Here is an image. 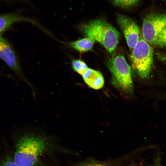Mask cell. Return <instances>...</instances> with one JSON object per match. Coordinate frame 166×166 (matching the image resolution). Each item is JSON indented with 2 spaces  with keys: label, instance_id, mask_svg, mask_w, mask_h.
Masks as SVG:
<instances>
[{
  "label": "cell",
  "instance_id": "cell-3",
  "mask_svg": "<svg viewBox=\"0 0 166 166\" xmlns=\"http://www.w3.org/2000/svg\"><path fill=\"white\" fill-rule=\"evenodd\" d=\"M107 65L112 74V84L125 92H132L133 83L131 67L124 56L120 54L113 55L108 58Z\"/></svg>",
  "mask_w": 166,
  "mask_h": 166
},
{
  "label": "cell",
  "instance_id": "cell-12",
  "mask_svg": "<svg viewBox=\"0 0 166 166\" xmlns=\"http://www.w3.org/2000/svg\"><path fill=\"white\" fill-rule=\"evenodd\" d=\"M140 0H112L113 4L117 6L127 9L136 5Z\"/></svg>",
  "mask_w": 166,
  "mask_h": 166
},
{
  "label": "cell",
  "instance_id": "cell-4",
  "mask_svg": "<svg viewBox=\"0 0 166 166\" xmlns=\"http://www.w3.org/2000/svg\"><path fill=\"white\" fill-rule=\"evenodd\" d=\"M153 49L142 36L131 53L133 68L142 79H147L153 66Z\"/></svg>",
  "mask_w": 166,
  "mask_h": 166
},
{
  "label": "cell",
  "instance_id": "cell-11",
  "mask_svg": "<svg viewBox=\"0 0 166 166\" xmlns=\"http://www.w3.org/2000/svg\"><path fill=\"white\" fill-rule=\"evenodd\" d=\"M72 65L73 69L82 75L89 68L85 63L80 59L73 60Z\"/></svg>",
  "mask_w": 166,
  "mask_h": 166
},
{
  "label": "cell",
  "instance_id": "cell-13",
  "mask_svg": "<svg viewBox=\"0 0 166 166\" xmlns=\"http://www.w3.org/2000/svg\"><path fill=\"white\" fill-rule=\"evenodd\" d=\"M154 46L161 48L166 47V26L159 33Z\"/></svg>",
  "mask_w": 166,
  "mask_h": 166
},
{
  "label": "cell",
  "instance_id": "cell-2",
  "mask_svg": "<svg viewBox=\"0 0 166 166\" xmlns=\"http://www.w3.org/2000/svg\"><path fill=\"white\" fill-rule=\"evenodd\" d=\"M81 29L87 37L99 42L110 53L114 51L119 43L120 33L114 26L104 20L91 21L81 26Z\"/></svg>",
  "mask_w": 166,
  "mask_h": 166
},
{
  "label": "cell",
  "instance_id": "cell-17",
  "mask_svg": "<svg viewBox=\"0 0 166 166\" xmlns=\"http://www.w3.org/2000/svg\"><path fill=\"white\" fill-rule=\"evenodd\" d=\"M156 55L160 61L166 65V53L158 52L156 53Z\"/></svg>",
  "mask_w": 166,
  "mask_h": 166
},
{
  "label": "cell",
  "instance_id": "cell-9",
  "mask_svg": "<svg viewBox=\"0 0 166 166\" xmlns=\"http://www.w3.org/2000/svg\"><path fill=\"white\" fill-rule=\"evenodd\" d=\"M31 20L26 18L18 16L12 14L0 15V35L10 28L13 24L20 21Z\"/></svg>",
  "mask_w": 166,
  "mask_h": 166
},
{
  "label": "cell",
  "instance_id": "cell-1",
  "mask_svg": "<svg viewBox=\"0 0 166 166\" xmlns=\"http://www.w3.org/2000/svg\"><path fill=\"white\" fill-rule=\"evenodd\" d=\"M15 147L13 160L18 166H35L40 156L57 149L55 144L49 139L31 134L19 138Z\"/></svg>",
  "mask_w": 166,
  "mask_h": 166
},
{
  "label": "cell",
  "instance_id": "cell-15",
  "mask_svg": "<svg viewBox=\"0 0 166 166\" xmlns=\"http://www.w3.org/2000/svg\"><path fill=\"white\" fill-rule=\"evenodd\" d=\"M0 166H18L13 160L10 158L6 159L0 164Z\"/></svg>",
  "mask_w": 166,
  "mask_h": 166
},
{
  "label": "cell",
  "instance_id": "cell-6",
  "mask_svg": "<svg viewBox=\"0 0 166 166\" xmlns=\"http://www.w3.org/2000/svg\"><path fill=\"white\" fill-rule=\"evenodd\" d=\"M117 21L131 53L142 36L137 24L128 17L118 14Z\"/></svg>",
  "mask_w": 166,
  "mask_h": 166
},
{
  "label": "cell",
  "instance_id": "cell-16",
  "mask_svg": "<svg viewBox=\"0 0 166 166\" xmlns=\"http://www.w3.org/2000/svg\"><path fill=\"white\" fill-rule=\"evenodd\" d=\"M160 156L159 153H157L154 158L152 163L149 166H162Z\"/></svg>",
  "mask_w": 166,
  "mask_h": 166
},
{
  "label": "cell",
  "instance_id": "cell-14",
  "mask_svg": "<svg viewBox=\"0 0 166 166\" xmlns=\"http://www.w3.org/2000/svg\"><path fill=\"white\" fill-rule=\"evenodd\" d=\"M77 166H110L108 162L97 161L95 160H89L82 162Z\"/></svg>",
  "mask_w": 166,
  "mask_h": 166
},
{
  "label": "cell",
  "instance_id": "cell-8",
  "mask_svg": "<svg viewBox=\"0 0 166 166\" xmlns=\"http://www.w3.org/2000/svg\"><path fill=\"white\" fill-rule=\"evenodd\" d=\"M82 76L85 82L94 89H101L104 85L103 77L98 71L89 68Z\"/></svg>",
  "mask_w": 166,
  "mask_h": 166
},
{
  "label": "cell",
  "instance_id": "cell-5",
  "mask_svg": "<svg viewBox=\"0 0 166 166\" xmlns=\"http://www.w3.org/2000/svg\"><path fill=\"white\" fill-rule=\"evenodd\" d=\"M166 26V14L151 12L143 21L142 35L143 39L154 46L157 37Z\"/></svg>",
  "mask_w": 166,
  "mask_h": 166
},
{
  "label": "cell",
  "instance_id": "cell-10",
  "mask_svg": "<svg viewBox=\"0 0 166 166\" xmlns=\"http://www.w3.org/2000/svg\"><path fill=\"white\" fill-rule=\"evenodd\" d=\"M95 41L93 39L87 37L73 42L69 44L73 48L82 53L90 50L93 46Z\"/></svg>",
  "mask_w": 166,
  "mask_h": 166
},
{
  "label": "cell",
  "instance_id": "cell-7",
  "mask_svg": "<svg viewBox=\"0 0 166 166\" xmlns=\"http://www.w3.org/2000/svg\"><path fill=\"white\" fill-rule=\"evenodd\" d=\"M0 59L14 72L21 74V67L16 53L10 43L1 35Z\"/></svg>",
  "mask_w": 166,
  "mask_h": 166
}]
</instances>
